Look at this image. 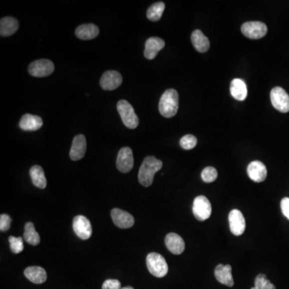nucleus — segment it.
Listing matches in <instances>:
<instances>
[{
    "label": "nucleus",
    "mask_w": 289,
    "mask_h": 289,
    "mask_svg": "<svg viewBox=\"0 0 289 289\" xmlns=\"http://www.w3.org/2000/svg\"><path fill=\"white\" fill-rule=\"evenodd\" d=\"M162 162L154 156H148L144 159L138 173L139 183L148 187L154 182V175L162 168Z\"/></svg>",
    "instance_id": "f257e3e1"
},
{
    "label": "nucleus",
    "mask_w": 289,
    "mask_h": 289,
    "mask_svg": "<svg viewBox=\"0 0 289 289\" xmlns=\"http://www.w3.org/2000/svg\"><path fill=\"white\" fill-rule=\"evenodd\" d=\"M159 112L166 118L176 115L179 109V93L174 88L165 91L159 101Z\"/></svg>",
    "instance_id": "f03ea898"
},
{
    "label": "nucleus",
    "mask_w": 289,
    "mask_h": 289,
    "mask_svg": "<svg viewBox=\"0 0 289 289\" xmlns=\"http://www.w3.org/2000/svg\"><path fill=\"white\" fill-rule=\"evenodd\" d=\"M146 265L150 274L162 278L168 273V265L164 257L156 253H152L146 257Z\"/></svg>",
    "instance_id": "7ed1b4c3"
},
{
    "label": "nucleus",
    "mask_w": 289,
    "mask_h": 289,
    "mask_svg": "<svg viewBox=\"0 0 289 289\" xmlns=\"http://www.w3.org/2000/svg\"><path fill=\"white\" fill-rule=\"evenodd\" d=\"M117 108L121 120L126 127L132 129L138 127L139 125V118L130 103L125 100H121L117 102Z\"/></svg>",
    "instance_id": "20e7f679"
},
{
    "label": "nucleus",
    "mask_w": 289,
    "mask_h": 289,
    "mask_svg": "<svg viewBox=\"0 0 289 289\" xmlns=\"http://www.w3.org/2000/svg\"><path fill=\"white\" fill-rule=\"evenodd\" d=\"M193 214L199 221H205L211 215V204L207 197L200 195L193 203Z\"/></svg>",
    "instance_id": "39448f33"
},
{
    "label": "nucleus",
    "mask_w": 289,
    "mask_h": 289,
    "mask_svg": "<svg viewBox=\"0 0 289 289\" xmlns=\"http://www.w3.org/2000/svg\"><path fill=\"white\" fill-rule=\"evenodd\" d=\"M241 31L249 39H258L266 35L268 32V27L266 24L262 22L251 21V22H246L242 25Z\"/></svg>",
    "instance_id": "423d86ee"
},
{
    "label": "nucleus",
    "mask_w": 289,
    "mask_h": 289,
    "mask_svg": "<svg viewBox=\"0 0 289 289\" xmlns=\"http://www.w3.org/2000/svg\"><path fill=\"white\" fill-rule=\"evenodd\" d=\"M271 101L273 107L281 113L289 112V95L281 87H275L271 91Z\"/></svg>",
    "instance_id": "0eeeda50"
},
{
    "label": "nucleus",
    "mask_w": 289,
    "mask_h": 289,
    "mask_svg": "<svg viewBox=\"0 0 289 289\" xmlns=\"http://www.w3.org/2000/svg\"><path fill=\"white\" fill-rule=\"evenodd\" d=\"M55 67L51 60L42 59L33 61L28 67L29 74L35 77H45L54 72Z\"/></svg>",
    "instance_id": "6e6552de"
},
{
    "label": "nucleus",
    "mask_w": 289,
    "mask_h": 289,
    "mask_svg": "<svg viewBox=\"0 0 289 289\" xmlns=\"http://www.w3.org/2000/svg\"><path fill=\"white\" fill-rule=\"evenodd\" d=\"M72 228L76 236L81 240H88L92 236V226L85 216H77L74 218Z\"/></svg>",
    "instance_id": "1a4fd4ad"
},
{
    "label": "nucleus",
    "mask_w": 289,
    "mask_h": 289,
    "mask_svg": "<svg viewBox=\"0 0 289 289\" xmlns=\"http://www.w3.org/2000/svg\"><path fill=\"white\" fill-rule=\"evenodd\" d=\"M228 220H229L230 229L232 234L236 236L244 234L245 228H246V222L241 211L237 209L232 210L230 212Z\"/></svg>",
    "instance_id": "9d476101"
},
{
    "label": "nucleus",
    "mask_w": 289,
    "mask_h": 289,
    "mask_svg": "<svg viewBox=\"0 0 289 289\" xmlns=\"http://www.w3.org/2000/svg\"><path fill=\"white\" fill-rule=\"evenodd\" d=\"M122 76L117 71H107L103 74L100 84L104 90H114L122 84Z\"/></svg>",
    "instance_id": "9b49d317"
},
{
    "label": "nucleus",
    "mask_w": 289,
    "mask_h": 289,
    "mask_svg": "<svg viewBox=\"0 0 289 289\" xmlns=\"http://www.w3.org/2000/svg\"><path fill=\"white\" fill-rule=\"evenodd\" d=\"M133 151L129 147L121 148L117 154V170L121 173H128L133 169Z\"/></svg>",
    "instance_id": "f8f14e48"
},
{
    "label": "nucleus",
    "mask_w": 289,
    "mask_h": 289,
    "mask_svg": "<svg viewBox=\"0 0 289 289\" xmlns=\"http://www.w3.org/2000/svg\"><path fill=\"white\" fill-rule=\"evenodd\" d=\"M111 217L115 225L121 229L132 228L134 224V218L123 210L114 208L111 211Z\"/></svg>",
    "instance_id": "ddd939ff"
},
{
    "label": "nucleus",
    "mask_w": 289,
    "mask_h": 289,
    "mask_svg": "<svg viewBox=\"0 0 289 289\" xmlns=\"http://www.w3.org/2000/svg\"><path fill=\"white\" fill-rule=\"evenodd\" d=\"M86 138L82 134L76 135L72 141V147L70 150L69 156L72 161L80 160L84 158L86 152Z\"/></svg>",
    "instance_id": "4468645a"
},
{
    "label": "nucleus",
    "mask_w": 289,
    "mask_h": 289,
    "mask_svg": "<svg viewBox=\"0 0 289 289\" xmlns=\"http://www.w3.org/2000/svg\"><path fill=\"white\" fill-rule=\"evenodd\" d=\"M248 175L256 183H262L266 179L268 170L263 162L254 161L248 165Z\"/></svg>",
    "instance_id": "2eb2a0df"
},
{
    "label": "nucleus",
    "mask_w": 289,
    "mask_h": 289,
    "mask_svg": "<svg viewBox=\"0 0 289 289\" xmlns=\"http://www.w3.org/2000/svg\"><path fill=\"white\" fill-rule=\"evenodd\" d=\"M166 43L164 40L158 37H151L148 39L145 45L144 55L147 60H154L156 57L158 52L164 48Z\"/></svg>",
    "instance_id": "dca6fc26"
},
{
    "label": "nucleus",
    "mask_w": 289,
    "mask_h": 289,
    "mask_svg": "<svg viewBox=\"0 0 289 289\" xmlns=\"http://www.w3.org/2000/svg\"><path fill=\"white\" fill-rule=\"evenodd\" d=\"M165 244L168 250L173 254L180 255L184 252V240L178 234L169 233L165 239Z\"/></svg>",
    "instance_id": "f3484780"
},
{
    "label": "nucleus",
    "mask_w": 289,
    "mask_h": 289,
    "mask_svg": "<svg viewBox=\"0 0 289 289\" xmlns=\"http://www.w3.org/2000/svg\"><path fill=\"white\" fill-rule=\"evenodd\" d=\"M232 270L231 265H224L221 264L218 265L215 269L216 280L223 285L232 287L234 285V280L232 277Z\"/></svg>",
    "instance_id": "a211bd4d"
},
{
    "label": "nucleus",
    "mask_w": 289,
    "mask_h": 289,
    "mask_svg": "<svg viewBox=\"0 0 289 289\" xmlns=\"http://www.w3.org/2000/svg\"><path fill=\"white\" fill-rule=\"evenodd\" d=\"M43 125L41 117L35 115L25 114L19 121V127L24 131H36Z\"/></svg>",
    "instance_id": "6ab92c4d"
},
{
    "label": "nucleus",
    "mask_w": 289,
    "mask_h": 289,
    "mask_svg": "<svg viewBox=\"0 0 289 289\" xmlns=\"http://www.w3.org/2000/svg\"><path fill=\"white\" fill-rule=\"evenodd\" d=\"M24 275L27 280L36 285L44 283L47 280V273L41 267H28L25 269Z\"/></svg>",
    "instance_id": "aec40b11"
},
{
    "label": "nucleus",
    "mask_w": 289,
    "mask_h": 289,
    "mask_svg": "<svg viewBox=\"0 0 289 289\" xmlns=\"http://www.w3.org/2000/svg\"><path fill=\"white\" fill-rule=\"evenodd\" d=\"M99 32L98 27L93 23L80 25L75 31L76 37L83 40L94 39L99 35Z\"/></svg>",
    "instance_id": "412c9836"
},
{
    "label": "nucleus",
    "mask_w": 289,
    "mask_h": 289,
    "mask_svg": "<svg viewBox=\"0 0 289 289\" xmlns=\"http://www.w3.org/2000/svg\"><path fill=\"white\" fill-rule=\"evenodd\" d=\"M18 28V21L11 16L3 17L0 21V35L10 36L16 32Z\"/></svg>",
    "instance_id": "4be33fe9"
},
{
    "label": "nucleus",
    "mask_w": 289,
    "mask_h": 289,
    "mask_svg": "<svg viewBox=\"0 0 289 289\" xmlns=\"http://www.w3.org/2000/svg\"><path fill=\"white\" fill-rule=\"evenodd\" d=\"M231 94L237 101H244L248 96V88L246 83L241 79H234L230 87Z\"/></svg>",
    "instance_id": "5701e85b"
},
{
    "label": "nucleus",
    "mask_w": 289,
    "mask_h": 289,
    "mask_svg": "<svg viewBox=\"0 0 289 289\" xmlns=\"http://www.w3.org/2000/svg\"><path fill=\"white\" fill-rule=\"evenodd\" d=\"M191 42L196 51L199 52H206L210 48L209 39L200 30H195L191 35Z\"/></svg>",
    "instance_id": "b1692460"
},
{
    "label": "nucleus",
    "mask_w": 289,
    "mask_h": 289,
    "mask_svg": "<svg viewBox=\"0 0 289 289\" xmlns=\"http://www.w3.org/2000/svg\"><path fill=\"white\" fill-rule=\"evenodd\" d=\"M30 175L34 186L39 189H44L47 187V180L41 166H32L30 170Z\"/></svg>",
    "instance_id": "393cba45"
},
{
    "label": "nucleus",
    "mask_w": 289,
    "mask_h": 289,
    "mask_svg": "<svg viewBox=\"0 0 289 289\" xmlns=\"http://www.w3.org/2000/svg\"><path fill=\"white\" fill-rule=\"evenodd\" d=\"M23 239L27 244L36 246L40 242V237L38 232H35V227L32 223H27L24 227Z\"/></svg>",
    "instance_id": "a878e982"
},
{
    "label": "nucleus",
    "mask_w": 289,
    "mask_h": 289,
    "mask_svg": "<svg viewBox=\"0 0 289 289\" xmlns=\"http://www.w3.org/2000/svg\"><path fill=\"white\" fill-rule=\"evenodd\" d=\"M165 5L163 2H157L148 8L146 16L149 20L152 22H157L162 18V14L164 12Z\"/></svg>",
    "instance_id": "bb28decb"
},
{
    "label": "nucleus",
    "mask_w": 289,
    "mask_h": 289,
    "mask_svg": "<svg viewBox=\"0 0 289 289\" xmlns=\"http://www.w3.org/2000/svg\"><path fill=\"white\" fill-rule=\"evenodd\" d=\"M251 289H276V286L267 279L266 276L260 274L255 280V287Z\"/></svg>",
    "instance_id": "cd10ccee"
},
{
    "label": "nucleus",
    "mask_w": 289,
    "mask_h": 289,
    "mask_svg": "<svg viewBox=\"0 0 289 289\" xmlns=\"http://www.w3.org/2000/svg\"><path fill=\"white\" fill-rule=\"evenodd\" d=\"M201 177L203 182L207 183H213L217 179V170L212 166H207L202 171Z\"/></svg>",
    "instance_id": "c85d7f7f"
},
{
    "label": "nucleus",
    "mask_w": 289,
    "mask_h": 289,
    "mask_svg": "<svg viewBox=\"0 0 289 289\" xmlns=\"http://www.w3.org/2000/svg\"><path fill=\"white\" fill-rule=\"evenodd\" d=\"M10 250L14 254H18L23 251V242L22 237L10 236L8 239Z\"/></svg>",
    "instance_id": "c756f323"
},
{
    "label": "nucleus",
    "mask_w": 289,
    "mask_h": 289,
    "mask_svg": "<svg viewBox=\"0 0 289 289\" xmlns=\"http://www.w3.org/2000/svg\"><path fill=\"white\" fill-rule=\"evenodd\" d=\"M197 142V138H195V136L191 135V134H187V135H185L184 137L181 138L180 146L184 150H192L193 148H195L196 146Z\"/></svg>",
    "instance_id": "7c9ffc66"
},
{
    "label": "nucleus",
    "mask_w": 289,
    "mask_h": 289,
    "mask_svg": "<svg viewBox=\"0 0 289 289\" xmlns=\"http://www.w3.org/2000/svg\"><path fill=\"white\" fill-rule=\"evenodd\" d=\"M10 223L11 219L8 215L2 214L0 216V231L1 232H6L7 230L10 229Z\"/></svg>",
    "instance_id": "2f4dec72"
},
{
    "label": "nucleus",
    "mask_w": 289,
    "mask_h": 289,
    "mask_svg": "<svg viewBox=\"0 0 289 289\" xmlns=\"http://www.w3.org/2000/svg\"><path fill=\"white\" fill-rule=\"evenodd\" d=\"M121 283L117 280H107L102 285V289H121Z\"/></svg>",
    "instance_id": "473e14b6"
},
{
    "label": "nucleus",
    "mask_w": 289,
    "mask_h": 289,
    "mask_svg": "<svg viewBox=\"0 0 289 289\" xmlns=\"http://www.w3.org/2000/svg\"><path fill=\"white\" fill-rule=\"evenodd\" d=\"M281 207L284 216L289 220V198H284L281 200Z\"/></svg>",
    "instance_id": "72a5a7b5"
},
{
    "label": "nucleus",
    "mask_w": 289,
    "mask_h": 289,
    "mask_svg": "<svg viewBox=\"0 0 289 289\" xmlns=\"http://www.w3.org/2000/svg\"><path fill=\"white\" fill-rule=\"evenodd\" d=\"M133 289V288L132 287H125V288H122V289Z\"/></svg>",
    "instance_id": "f704fd0d"
}]
</instances>
